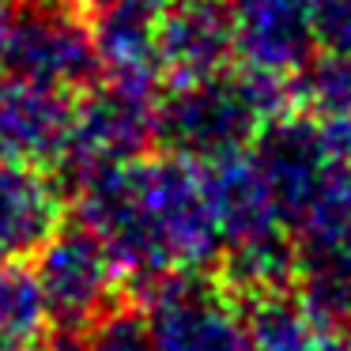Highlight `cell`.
<instances>
[{"label": "cell", "instance_id": "obj_21", "mask_svg": "<svg viewBox=\"0 0 351 351\" xmlns=\"http://www.w3.org/2000/svg\"><path fill=\"white\" fill-rule=\"evenodd\" d=\"M328 132H332L336 152H340L343 159L351 162V114H348V117H340V121H332V125H328Z\"/></svg>", "mask_w": 351, "mask_h": 351}, {"label": "cell", "instance_id": "obj_20", "mask_svg": "<svg viewBox=\"0 0 351 351\" xmlns=\"http://www.w3.org/2000/svg\"><path fill=\"white\" fill-rule=\"evenodd\" d=\"M310 16L321 49L351 53V0H310Z\"/></svg>", "mask_w": 351, "mask_h": 351}, {"label": "cell", "instance_id": "obj_19", "mask_svg": "<svg viewBox=\"0 0 351 351\" xmlns=\"http://www.w3.org/2000/svg\"><path fill=\"white\" fill-rule=\"evenodd\" d=\"M80 351H152L147 313L114 302L84 328V348Z\"/></svg>", "mask_w": 351, "mask_h": 351}, {"label": "cell", "instance_id": "obj_14", "mask_svg": "<svg viewBox=\"0 0 351 351\" xmlns=\"http://www.w3.org/2000/svg\"><path fill=\"white\" fill-rule=\"evenodd\" d=\"M219 283L238 298L268 295V291L295 287L298 280V245L291 234H265L250 242H234L219 257Z\"/></svg>", "mask_w": 351, "mask_h": 351}, {"label": "cell", "instance_id": "obj_1", "mask_svg": "<svg viewBox=\"0 0 351 351\" xmlns=\"http://www.w3.org/2000/svg\"><path fill=\"white\" fill-rule=\"evenodd\" d=\"M80 223L91 227L121 276L155 283L204 272L223 257L208 167L182 155H144L80 185Z\"/></svg>", "mask_w": 351, "mask_h": 351}, {"label": "cell", "instance_id": "obj_10", "mask_svg": "<svg viewBox=\"0 0 351 351\" xmlns=\"http://www.w3.org/2000/svg\"><path fill=\"white\" fill-rule=\"evenodd\" d=\"M167 0H106L91 12L95 46L102 61V80L121 87L159 95L162 91V57H159V16Z\"/></svg>", "mask_w": 351, "mask_h": 351}, {"label": "cell", "instance_id": "obj_18", "mask_svg": "<svg viewBox=\"0 0 351 351\" xmlns=\"http://www.w3.org/2000/svg\"><path fill=\"white\" fill-rule=\"evenodd\" d=\"M295 87V106L317 121L332 125L351 114V53H332L321 49L302 69L291 76Z\"/></svg>", "mask_w": 351, "mask_h": 351}, {"label": "cell", "instance_id": "obj_5", "mask_svg": "<svg viewBox=\"0 0 351 351\" xmlns=\"http://www.w3.org/2000/svg\"><path fill=\"white\" fill-rule=\"evenodd\" d=\"M152 351H253L245 306L204 272L147 283Z\"/></svg>", "mask_w": 351, "mask_h": 351}, {"label": "cell", "instance_id": "obj_13", "mask_svg": "<svg viewBox=\"0 0 351 351\" xmlns=\"http://www.w3.org/2000/svg\"><path fill=\"white\" fill-rule=\"evenodd\" d=\"M208 189H212V204H215V215H219V230L227 245L287 230L272 185L265 182V174H261V167L253 162L250 152L212 162L208 167Z\"/></svg>", "mask_w": 351, "mask_h": 351}, {"label": "cell", "instance_id": "obj_6", "mask_svg": "<svg viewBox=\"0 0 351 351\" xmlns=\"http://www.w3.org/2000/svg\"><path fill=\"white\" fill-rule=\"evenodd\" d=\"M34 257H38L34 276H38L49 321L61 325L64 332H84L99 313L114 306L121 268L91 227L61 223V230Z\"/></svg>", "mask_w": 351, "mask_h": 351}, {"label": "cell", "instance_id": "obj_16", "mask_svg": "<svg viewBox=\"0 0 351 351\" xmlns=\"http://www.w3.org/2000/svg\"><path fill=\"white\" fill-rule=\"evenodd\" d=\"M295 291L306 298L321 325H348L351 321V238L298 250Z\"/></svg>", "mask_w": 351, "mask_h": 351}, {"label": "cell", "instance_id": "obj_9", "mask_svg": "<svg viewBox=\"0 0 351 351\" xmlns=\"http://www.w3.org/2000/svg\"><path fill=\"white\" fill-rule=\"evenodd\" d=\"M234 61L253 72L295 76L317 49L310 0H227Z\"/></svg>", "mask_w": 351, "mask_h": 351}, {"label": "cell", "instance_id": "obj_11", "mask_svg": "<svg viewBox=\"0 0 351 351\" xmlns=\"http://www.w3.org/2000/svg\"><path fill=\"white\" fill-rule=\"evenodd\" d=\"M159 57L167 80H193L230 69L234 31L227 0H167L159 16Z\"/></svg>", "mask_w": 351, "mask_h": 351}, {"label": "cell", "instance_id": "obj_22", "mask_svg": "<svg viewBox=\"0 0 351 351\" xmlns=\"http://www.w3.org/2000/svg\"><path fill=\"white\" fill-rule=\"evenodd\" d=\"M317 351H351V332H325Z\"/></svg>", "mask_w": 351, "mask_h": 351}, {"label": "cell", "instance_id": "obj_17", "mask_svg": "<svg viewBox=\"0 0 351 351\" xmlns=\"http://www.w3.org/2000/svg\"><path fill=\"white\" fill-rule=\"evenodd\" d=\"M49 310L38 276L23 261H0V351H23L42 340Z\"/></svg>", "mask_w": 351, "mask_h": 351}, {"label": "cell", "instance_id": "obj_23", "mask_svg": "<svg viewBox=\"0 0 351 351\" xmlns=\"http://www.w3.org/2000/svg\"><path fill=\"white\" fill-rule=\"evenodd\" d=\"M4 38H8V12L0 8V69H4Z\"/></svg>", "mask_w": 351, "mask_h": 351}, {"label": "cell", "instance_id": "obj_3", "mask_svg": "<svg viewBox=\"0 0 351 351\" xmlns=\"http://www.w3.org/2000/svg\"><path fill=\"white\" fill-rule=\"evenodd\" d=\"M4 69L64 91H87L102 80L91 12L72 0H23L8 12Z\"/></svg>", "mask_w": 351, "mask_h": 351}, {"label": "cell", "instance_id": "obj_8", "mask_svg": "<svg viewBox=\"0 0 351 351\" xmlns=\"http://www.w3.org/2000/svg\"><path fill=\"white\" fill-rule=\"evenodd\" d=\"M76 121V91L4 72L0 76V159L61 167Z\"/></svg>", "mask_w": 351, "mask_h": 351}, {"label": "cell", "instance_id": "obj_12", "mask_svg": "<svg viewBox=\"0 0 351 351\" xmlns=\"http://www.w3.org/2000/svg\"><path fill=\"white\" fill-rule=\"evenodd\" d=\"M61 185L46 167L0 159V261H27L61 230Z\"/></svg>", "mask_w": 351, "mask_h": 351}, {"label": "cell", "instance_id": "obj_2", "mask_svg": "<svg viewBox=\"0 0 351 351\" xmlns=\"http://www.w3.org/2000/svg\"><path fill=\"white\" fill-rule=\"evenodd\" d=\"M295 110L287 76L223 69L212 76L170 80L155 102V144L170 155L212 167L253 147L268 121Z\"/></svg>", "mask_w": 351, "mask_h": 351}, {"label": "cell", "instance_id": "obj_4", "mask_svg": "<svg viewBox=\"0 0 351 351\" xmlns=\"http://www.w3.org/2000/svg\"><path fill=\"white\" fill-rule=\"evenodd\" d=\"M155 102L159 95L114 80H99L76 95V121L61 159V170L76 189L106 170L144 159L155 144Z\"/></svg>", "mask_w": 351, "mask_h": 351}, {"label": "cell", "instance_id": "obj_7", "mask_svg": "<svg viewBox=\"0 0 351 351\" xmlns=\"http://www.w3.org/2000/svg\"><path fill=\"white\" fill-rule=\"evenodd\" d=\"M250 155L261 167L265 182L272 185L287 230L295 215L302 212V204L313 197V189L321 185V178L336 167V159H343L332 144L328 125L310 114H283L268 121L261 136L253 140Z\"/></svg>", "mask_w": 351, "mask_h": 351}, {"label": "cell", "instance_id": "obj_24", "mask_svg": "<svg viewBox=\"0 0 351 351\" xmlns=\"http://www.w3.org/2000/svg\"><path fill=\"white\" fill-rule=\"evenodd\" d=\"M72 4H76V8H84V12H99L106 0H72Z\"/></svg>", "mask_w": 351, "mask_h": 351}, {"label": "cell", "instance_id": "obj_15", "mask_svg": "<svg viewBox=\"0 0 351 351\" xmlns=\"http://www.w3.org/2000/svg\"><path fill=\"white\" fill-rule=\"evenodd\" d=\"M253 351H317L325 325L295 287L242 298Z\"/></svg>", "mask_w": 351, "mask_h": 351}, {"label": "cell", "instance_id": "obj_25", "mask_svg": "<svg viewBox=\"0 0 351 351\" xmlns=\"http://www.w3.org/2000/svg\"><path fill=\"white\" fill-rule=\"evenodd\" d=\"M23 351H64V348H38V343H31V348H23Z\"/></svg>", "mask_w": 351, "mask_h": 351}]
</instances>
